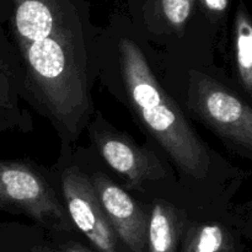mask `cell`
<instances>
[{"mask_svg": "<svg viewBox=\"0 0 252 252\" xmlns=\"http://www.w3.org/2000/svg\"><path fill=\"white\" fill-rule=\"evenodd\" d=\"M15 29L20 44L52 36L59 30L53 0H14Z\"/></svg>", "mask_w": 252, "mask_h": 252, "instance_id": "8", "label": "cell"}, {"mask_svg": "<svg viewBox=\"0 0 252 252\" xmlns=\"http://www.w3.org/2000/svg\"><path fill=\"white\" fill-rule=\"evenodd\" d=\"M21 47L29 76L53 115L64 122L81 117L86 110V91L68 32L59 29L47 38Z\"/></svg>", "mask_w": 252, "mask_h": 252, "instance_id": "2", "label": "cell"}, {"mask_svg": "<svg viewBox=\"0 0 252 252\" xmlns=\"http://www.w3.org/2000/svg\"><path fill=\"white\" fill-rule=\"evenodd\" d=\"M91 184L113 231L134 251L142 250L149 223L142 208L125 189L102 174L94 175Z\"/></svg>", "mask_w": 252, "mask_h": 252, "instance_id": "6", "label": "cell"}, {"mask_svg": "<svg viewBox=\"0 0 252 252\" xmlns=\"http://www.w3.org/2000/svg\"><path fill=\"white\" fill-rule=\"evenodd\" d=\"M160 6L169 24L182 27L191 15L193 0H160Z\"/></svg>", "mask_w": 252, "mask_h": 252, "instance_id": "12", "label": "cell"}, {"mask_svg": "<svg viewBox=\"0 0 252 252\" xmlns=\"http://www.w3.org/2000/svg\"><path fill=\"white\" fill-rule=\"evenodd\" d=\"M98 149L105 161L134 186L165 176L164 169L155 155L122 138H101Z\"/></svg>", "mask_w": 252, "mask_h": 252, "instance_id": "7", "label": "cell"}, {"mask_svg": "<svg viewBox=\"0 0 252 252\" xmlns=\"http://www.w3.org/2000/svg\"><path fill=\"white\" fill-rule=\"evenodd\" d=\"M0 204L15 207L34 220L66 226L68 216L49 185L26 165L0 161Z\"/></svg>", "mask_w": 252, "mask_h": 252, "instance_id": "4", "label": "cell"}, {"mask_svg": "<svg viewBox=\"0 0 252 252\" xmlns=\"http://www.w3.org/2000/svg\"><path fill=\"white\" fill-rule=\"evenodd\" d=\"M0 103H2V97H1V94H0Z\"/></svg>", "mask_w": 252, "mask_h": 252, "instance_id": "13", "label": "cell"}, {"mask_svg": "<svg viewBox=\"0 0 252 252\" xmlns=\"http://www.w3.org/2000/svg\"><path fill=\"white\" fill-rule=\"evenodd\" d=\"M226 233L218 224H204L192 229L189 252H223Z\"/></svg>", "mask_w": 252, "mask_h": 252, "instance_id": "11", "label": "cell"}, {"mask_svg": "<svg viewBox=\"0 0 252 252\" xmlns=\"http://www.w3.org/2000/svg\"><path fill=\"white\" fill-rule=\"evenodd\" d=\"M187 95L189 108L217 134L244 149H251V108L235 94L211 76L191 70Z\"/></svg>", "mask_w": 252, "mask_h": 252, "instance_id": "3", "label": "cell"}, {"mask_svg": "<svg viewBox=\"0 0 252 252\" xmlns=\"http://www.w3.org/2000/svg\"><path fill=\"white\" fill-rule=\"evenodd\" d=\"M236 65L240 81L245 90H252V29L249 16L240 10L235 26Z\"/></svg>", "mask_w": 252, "mask_h": 252, "instance_id": "10", "label": "cell"}, {"mask_svg": "<svg viewBox=\"0 0 252 252\" xmlns=\"http://www.w3.org/2000/svg\"><path fill=\"white\" fill-rule=\"evenodd\" d=\"M120 57L126 90L148 129L182 171L197 179L206 176V147L158 83L142 51L129 39H122Z\"/></svg>", "mask_w": 252, "mask_h": 252, "instance_id": "1", "label": "cell"}, {"mask_svg": "<svg viewBox=\"0 0 252 252\" xmlns=\"http://www.w3.org/2000/svg\"><path fill=\"white\" fill-rule=\"evenodd\" d=\"M66 212L76 228L102 252H116V235L100 206L91 180L76 169L62 176Z\"/></svg>", "mask_w": 252, "mask_h": 252, "instance_id": "5", "label": "cell"}, {"mask_svg": "<svg viewBox=\"0 0 252 252\" xmlns=\"http://www.w3.org/2000/svg\"><path fill=\"white\" fill-rule=\"evenodd\" d=\"M179 214L166 202H157L148 223V238L152 252H174Z\"/></svg>", "mask_w": 252, "mask_h": 252, "instance_id": "9", "label": "cell"}]
</instances>
